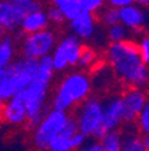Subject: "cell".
<instances>
[{
	"label": "cell",
	"instance_id": "1",
	"mask_svg": "<svg viewBox=\"0 0 149 151\" xmlns=\"http://www.w3.org/2000/svg\"><path fill=\"white\" fill-rule=\"evenodd\" d=\"M108 62L118 80L129 88H145L149 80L148 65L140 57L137 43L130 39L110 43Z\"/></svg>",
	"mask_w": 149,
	"mask_h": 151
},
{
	"label": "cell",
	"instance_id": "2",
	"mask_svg": "<svg viewBox=\"0 0 149 151\" xmlns=\"http://www.w3.org/2000/svg\"><path fill=\"white\" fill-rule=\"evenodd\" d=\"M55 70L50 55L39 58L36 76L30 84L18 93L22 97L27 111V126L34 128L41 122L42 116L47 112V100L51 82L54 80Z\"/></svg>",
	"mask_w": 149,
	"mask_h": 151
},
{
	"label": "cell",
	"instance_id": "3",
	"mask_svg": "<svg viewBox=\"0 0 149 151\" xmlns=\"http://www.w3.org/2000/svg\"><path fill=\"white\" fill-rule=\"evenodd\" d=\"M91 93V80L85 72L68 73L58 84L51 99V108L70 112Z\"/></svg>",
	"mask_w": 149,
	"mask_h": 151
},
{
	"label": "cell",
	"instance_id": "4",
	"mask_svg": "<svg viewBox=\"0 0 149 151\" xmlns=\"http://www.w3.org/2000/svg\"><path fill=\"white\" fill-rule=\"evenodd\" d=\"M77 113L73 115L77 120L78 129L83 135L91 139H99L106 134L102 127V108L101 100L97 97H89L77 105Z\"/></svg>",
	"mask_w": 149,
	"mask_h": 151
},
{
	"label": "cell",
	"instance_id": "5",
	"mask_svg": "<svg viewBox=\"0 0 149 151\" xmlns=\"http://www.w3.org/2000/svg\"><path fill=\"white\" fill-rule=\"evenodd\" d=\"M70 113L65 111H59L51 108L42 116L41 122L34 127V135H32V142L34 146L39 151H46L47 145L51 138L61 134L67 122Z\"/></svg>",
	"mask_w": 149,
	"mask_h": 151
},
{
	"label": "cell",
	"instance_id": "6",
	"mask_svg": "<svg viewBox=\"0 0 149 151\" xmlns=\"http://www.w3.org/2000/svg\"><path fill=\"white\" fill-rule=\"evenodd\" d=\"M82 47H83L82 41L73 34L63 37L61 41H56L55 47L50 54L54 70L66 72L68 68L77 66Z\"/></svg>",
	"mask_w": 149,
	"mask_h": 151
},
{
	"label": "cell",
	"instance_id": "7",
	"mask_svg": "<svg viewBox=\"0 0 149 151\" xmlns=\"http://www.w3.org/2000/svg\"><path fill=\"white\" fill-rule=\"evenodd\" d=\"M56 45V35L48 27L31 34H26L20 43V53L26 58L39 60L42 57L50 55Z\"/></svg>",
	"mask_w": 149,
	"mask_h": 151
},
{
	"label": "cell",
	"instance_id": "8",
	"mask_svg": "<svg viewBox=\"0 0 149 151\" xmlns=\"http://www.w3.org/2000/svg\"><path fill=\"white\" fill-rule=\"evenodd\" d=\"M121 100L124 109V122L126 123H134L138 113L148 104L144 88H129L121 96Z\"/></svg>",
	"mask_w": 149,
	"mask_h": 151
},
{
	"label": "cell",
	"instance_id": "9",
	"mask_svg": "<svg viewBox=\"0 0 149 151\" xmlns=\"http://www.w3.org/2000/svg\"><path fill=\"white\" fill-rule=\"evenodd\" d=\"M102 108V127L106 132L118 129L124 123V109H122L121 96H110L101 101Z\"/></svg>",
	"mask_w": 149,
	"mask_h": 151
},
{
	"label": "cell",
	"instance_id": "10",
	"mask_svg": "<svg viewBox=\"0 0 149 151\" xmlns=\"http://www.w3.org/2000/svg\"><path fill=\"white\" fill-rule=\"evenodd\" d=\"M118 20L125 26L129 31H143L148 23V14L138 4H129L126 7L118 8Z\"/></svg>",
	"mask_w": 149,
	"mask_h": 151
},
{
	"label": "cell",
	"instance_id": "11",
	"mask_svg": "<svg viewBox=\"0 0 149 151\" xmlns=\"http://www.w3.org/2000/svg\"><path fill=\"white\" fill-rule=\"evenodd\" d=\"M70 22V30L73 35L79 38L81 41L91 39L96 34L97 30V19L94 14L87 12V11H79Z\"/></svg>",
	"mask_w": 149,
	"mask_h": 151
},
{
	"label": "cell",
	"instance_id": "12",
	"mask_svg": "<svg viewBox=\"0 0 149 151\" xmlns=\"http://www.w3.org/2000/svg\"><path fill=\"white\" fill-rule=\"evenodd\" d=\"M4 122L11 126H24L27 124V111L22 97L15 94L4 103V107L0 112Z\"/></svg>",
	"mask_w": 149,
	"mask_h": 151
},
{
	"label": "cell",
	"instance_id": "13",
	"mask_svg": "<svg viewBox=\"0 0 149 151\" xmlns=\"http://www.w3.org/2000/svg\"><path fill=\"white\" fill-rule=\"evenodd\" d=\"M23 16L20 15L15 4L0 0V26L6 30V32L12 34L19 30V24Z\"/></svg>",
	"mask_w": 149,
	"mask_h": 151
},
{
	"label": "cell",
	"instance_id": "14",
	"mask_svg": "<svg viewBox=\"0 0 149 151\" xmlns=\"http://www.w3.org/2000/svg\"><path fill=\"white\" fill-rule=\"evenodd\" d=\"M50 26L48 18H47L46 11L43 9H36L32 12L27 14L22 18L20 24H19V30L24 34H31V32H36L44 30Z\"/></svg>",
	"mask_w": 149,
	"mask_h": 151
},
{
	"label": "cell",
	"instance_id": "15",
	"mask_svg": "<svg viewBox=\"0 0 149 151\" xmlns=\"http://www.w3.org/2000/svg\"><path fill=\"white\" fill-rule=\"evenodd\" d=\"M16 51H18V45L12 35L7 32L0 38V69L6 68L15 60Z\"/></svg>",
	"mask_w": 149,
	"mask_h": 151
},
{
	"label": "cell",
	"instance_id": "16",
	"mask_svg": "<svg viewBox=\"0 0 149 151\" xmlns=\"http://www.w3.org/2000/svg\"><path fill=\"white\" fill-rule=\"evenodd\" d=\"M102 151H121L122 145V134L118 129L108 131L102 138L99 139Z\"/></svg>",
	"mask_w": 149,
	"mask_h": 151
},
{
	"label": "cell",
	"instance_id": "17",
	"mask_svg": "<svg viewBox=\"0 0 149 151\" xmlns=\"http://www.w3.org/2000/svg\"><path fill=\"white\" fill-rule=\"evenodd\" d=\"M53 6L62 12L66 20L73 19L79 11H82L78 0H53Z\"/></svg>",
	"mask_w": 149,
	"mask_h": 151
},
{
	"label": "cell",
	"instance_id": "18",
	"mask_svg": "<svg viewBox=\"0 0 149 151\" xmlns=\"http://www.w3.org/2000/svg\"><path fill=\"white\" fill-rule=\"evenodd\" d=\"M46 151H74V147H73L71 139L62 134H58L50 139Z\"/></svg>",
	"mask_w": 149,
	"mask_h": 151
},
{
	"label": "cell",
	"instance_id": "19",
	"mask_svg": "<svg viewBox=\"0 0 149 151\" xmlns=\"http://www.w3.org/2000/svg\"><path fill=\"white\" fill-rule=\"evenodd\" d=\"M121 151H149L148 148L144 146L143 138L138 135H122V145H121Z\"/></svg>",
	"mask_w": 149,
	"mask_h": 151
},
{
	"label": "cell",
	"instance_id": "20",
	"mask_svg": "<svg viewBox=\"0 0 149 151\" xmlns=\"http://www.w3.org/2000/svg\"><path fill=\"white\" fill-rule=\"evenodd\" d=\"M129 32L130 31L122 23L118 22L112 26H109L106 37L110 41V43H114V42H121V41H125V39H129Z\"/></svg>",
	"mask_w": 149,
	"mask_h": 151
},
{
	"label": "cell",
	"instance_id": "21",
	"mask_svg": "<svg viewBox=\"0 0 149 151\" xmlns=\"http://www.w3.org/2000/svg\"><path fill=\"white\" fill-rule=\"evenodd\" d=\"M97 61V53L91 49V47L83 46L81 51V55H79V60H78V65L81 69H90L91 66L94 65V62Z\"/></svg>",
	"mask_w": 149,
	"mask_h": 151
},
{
	"label": "cell",
	"instance_id": "22",
	"mask_svg": "<svg viewBox=\"0 0 149 151\" xmlns=\"http://www.w3.org/2000/svg\"><path fill=\"white\" fill-rule=\"evenodd\" d=\"M14 4L22 16L42 8V4L39 0H16V1H14Z\"/></svg>",
	"mask_w": 149,
	"mask_h": 151
},
{
	"label": "cell",
	"instance_id": "23",
	"mask_svg": "<svg viewBox=\"0 0 149 151\" xmlns=\"http://www.w3.org/2000/svg\"><path fill=\"white\" fill-rule=\"evenodd\" d=\"M102 9V8H101ZM99 20L102 23L103 26L109 27V26L114 24V23H118V9L114 8V7H110L109 6L108 8L102 9L101 11V15H99Z\"/></svg>",
	"mask_w": 149,
	"mask_h": 151
},
{
	"label": "cell",
	"instance_id": "24",
	"mask_svg": "<svg viewBox=\"0 0 149 151\" xmlns=\"http://www.w3.org/2000/svg\"><path fill=\"white\" fill-rule=\"evenodd\" d=\"M134 122L137 123V127H138V131L141 132V135L149 134V105L148 104L138 113V116L136 117Z\"/></svg>",
	"mask_w": 149,
	"mask_h": 151
},
{
	"label": "cell",
	"instance_id": "25",
	"mask_svg": "<svg viewBox=\"0 0 149 151\" xmlns=\"http://www.w3.org/2000/svg\"><path fill=\"white\" fill-rule=\"evenodd\" d=\"M79 7L82 11H87V12L96 14L103 7L105 0H78Z\"/></svg>",
	"mask_w": 149,
	"mask_h": 151
},
{
	"label": "cell",
	"instance_id": "26",
	"mask_svg": "<svg viewBox=\"0 0 149 151\" xmlns=\"http://www.w3.org/2000/svg\"><path fill=\"white\" fill-rule=\"evenodd\" d=\"M46 14H47V18H48V22L54 26H61L66 22V19H65V16L62 15V12L54 6L50 7L46 11Z\"/></svg>",
	"mask_w": 149,
	"mask_h": 151
},
{
	"label": "cell",
	"instance_id": "27",
	"mask_svg": "<svg viewBox=\"0 0 149 151\" xmlns=\"http://www.w3.org/2000/svg\"><path fill=\"white\" fill-rule=\"evenodd\" d=\"M137 49H138V53H140V57L143 58V61L148 65L149 63V38L146 35H144L140 41L137 42Z\"/></svg>",
	"mask_w": 149,
	"mask_h": 151
},
{
	"label": "cell",
	"instance_id": "28",
	"mask_svg": "<svg viewBox=\"0 0 149 151\" xmlns=\"http://www.w3.org/2000/svg\"><path fill=\"white\" fill-rule=\"evenodd\" d=\"M78 131H79V129H78L77 120H75V117L73 116V115H70L61 134H62V135H65V136H67V138H71L75 132H78Z\"/></svg>",
	"mask_w": 149,
	"mask_h": 151
},
{
	"label": "cell",
	"instance_id": "29",
	"mask_svg": "<svg viewBox=\"0 0 149 151\" xmlns=\"http://www.w3.org/2000/svg\"><path fill=\"white\" fill-rule=\"evenodd\" d=\"M75 151H102V146H101V142L99 140L89 138L85 142V145H82L81 147L77 148Z\"/></svg>",
	"mask_w": 149,
	"mask_h": 151
},
{
	"label": "cell",
	"instance_id": "30",
	"mask_svg": "<svg viewBox=\"0 0 149 151\" xmlns=\"http://www.w3.org/2000/svg\"><path fill=\"white\" fill-rule=\"evenodd\" d=\"M70 139H71L73 147H74V151H75V150H77V148H79V147H81L82 145H85V142H86L89 138H87L86 135H83L82 132H79V131H78V132H75V134H74V135H73Z\"/></svg>",
	"mask_w": 149,
	"mask_h": 151
},
{
	"label": "cell",
	"instance_id": "31",
	"mask_svg": "<svg viewBox=\"0 0 149 151\" xmlns=\"http://www.w3.org/2000/svg\"><path fill=\"white\" fill-rule=\"evenodd\" d=\"M106 3L110 7H114V8H122V7H126L129 4L133 3V0H105Z\"/></svg>",
	"mask_w": 149,
	"mask_h": 151
},
{
	"label": "cell",
	"instance_id": "32",
	"mask_svg": "<svg viewBox=\"0 0 149 151\" xmlns=\"http://www.w3.org/2000/svg\"><path fill=\"white\" fill-rule=\"evenodd\" d=\"M133 3L138 4V6H148L149 0H133Z\"/></svg>",
	"mask_w": 149,
	"mask_h": 151
},
{
	"label": "cell",
	"instance_id": "33",
	"mask_svg": "<svg viewBox=\"0 0 149 151\" xmlns=\"http://www.w3.org/2000/svg\"><path fill=\"white\" fill-rule=\"evenodd\" d=\"M6 34H7V32H6V30H4V28L1 27V26H0V38L3 37V35H6Z\"/></svg>",
	"mask_w": 149,
	"mask_h": 151
},
{
	"label": "cell",
	"instance_id": "34",
	"mask_svg": "<svg viewBox=\"0 0 149 151\" xmlns=\"http://www.w3.org/2000/svg\"><path fill=\"white\" fill-rule=\"evenodd\" d=\"M4 1H9V3H14V1H16V0H4Z\"/></svg>",
	"mask_w": 149,
	"mask_h": 151
}]
</instances>
